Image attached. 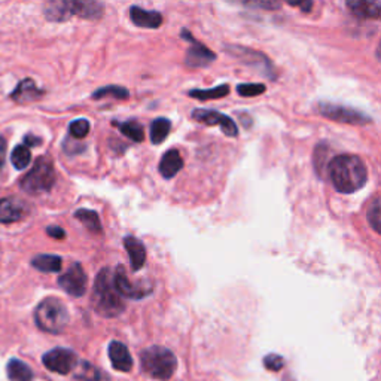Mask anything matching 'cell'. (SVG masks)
I'll return each mask as SVG.
<instances>
[{
  "label": "cell",
  "instance_id": "cell-4",
  "mask_svg": "<svg viewBox=\"0 0 381 381\" xmlns=\"http://www.w3.org/2000/svg\"><path fill=\"white\" fill-rule=\"evenodd\" d=\"M141 369L152 378L168 380L177 368L176 356L166 347L152 346L141 351Z\"/></svg>",
  "mask_w": 381,
  "mask_h": 381
},
{
  "label": "cell",
  "instance_id": "cell-14",
  "mask_svg": "<svg viewBox=\"0 0 381 381\" xmlns=\"http://www.w3.org/2000/svg\"><path fill=\"white\" fill-rule=\"evenodd\" d=\"M45 91L37 88V85L33 79L27 78L18 82L15 90L11 92V99L15 103L20 104H27V103H33L36 100H41L43 97Z\"/></svg>",
  "mask_w": 381,
  "mask_h": 381
},
{
  "label": "cell",
  "instance_id": "cell-17",
  "mask_svg": "<svg viewBox=\"0 0 381 381\" xmlns=\"http://www.w3.org/2000/svg\"><path fill=\"white\" fill-rule=\"evenodd\" d=\"M130 18L135 26L143 28H158L163 24V15L158 11H148L140 6L130 8Z\"/></svg>",
  "mask_w": 381,
  "mask_h": 381
},
{
  "label": "cell",
  "instance_id": "cell-16",
  "mask_svg": "<svg viewBox=\"0 0 381 381\" xmlns=\"http://www.w3.org/2000/svg\"><path fill=\"white\" fill-rule=\"evenodd\" d=\"M109 358L113 368L121 373H130L133 368V358L127 346L119 341H112L109 344Z\"/></svg>",
  "mask_w": 381,
  "mask_h": 381
},
{
  "label": "cell",
  "instance_id": "cell-31",
  "mask_svg": "<svg viewBox=\"0 0 381 381\" xmlns=\"http://www.w3.org/2000/svg\"><path fill=\"white\" fill-rule=\"evenodd\" d=\"M90 128H91V124H90L88 119L78 118V119H75L73 122H70L69 133H70V136L73 139L79 140V139H84V137L88 136Z\"/></svg>",
  "mask_w": 381,
  "mask_h": 381
},
{
  "label": "cell",
  "instance_id": "cell-19",
  "mask_svg": "<svg viewBox=\"0 0 381 381\" xmlns=\"http://www.w3.org/2000/svg\"><path fill=\"white\" fill-rule=\"evenodd\" d=\"M72 17L85 18V20H99L103 15L104 6L100 2H69Z\"/></svg>",
  "mask_w": 381,
  "mask_h": 381
},
{
  "label": "cell",
  "instance_id": "cell-12",
  "mask_svg": "<svg viewBox=\"0 0 381 381\" xmlns=\"http://www.w3.org/2000/svg\"><path fill=\"white\" fill-rule=\"evenodd\" d=\"M193 118L204 126H217L221 127L222 133L228 137H237L238 136V127L237 124L230 118L224 115V113L211 109H195L193 112Z\"/></svg>",
  "mask_w": 381,
  "mask_h": 381
},
{
  "label": "cell",
  "instance_id": "cell-23",
  "mask_svg": "<svg viewBox=\"0 0 381 381\" xmlns=\"http://www.w3.org/2000/svg\"><path fill=\"white\" fill-rule=\"evenodd\" d=\"M32 265L42 273H60L63 260L57 255H37L33 258Z\"/></svg>",
  "mask_w": 381,
  "mask_h": 381
},
{
  "label": "cell",
  "instance_id": "cell-32",
  "mask_svg": "<svg viewBox=\"0 0 381 381\" xmlns=\"http://www.w3.org/2000/svg\"><path fill=\"white\" fill-rule=\"evenodd\" d=\"M266 91V87L264 84H240L237 85V92L242 97H256Z\"/></svg>",
  "mask_w": 381,
  "mask_h": 381
},
{
  "label": "cell",
  "instance_id": "cell-30",
  "mask_svg": "<svg viewBox=\"0 0 381 381\" xmlns=\"http://www.w3.org/2000/svg\"><path fill=\"white\" fill-rule=\"evenodd\" d=\"M32 161V150L30 148H27L26 145H18L11 155V163L17 170H23L28 167Z\"/></svg>",
  "mask_w": 381,
  "mask_h": 381
},
{
  "label": "cell",
  "instance_id": "cell-33",
  "mask_svg": "<svg viewBox=\"0 0 381 381\" xmlns=\"http://www.w3.org/2000/svg\"><path fill=\"white\" fill-rule=\"evenodd\" d=\"M380 215H381V211H380V199L375 198L373 203H371L369 208H368V221L371 224V226H373V230L375 233H380Z\"/></svg>",
  "mask_w": 381,
  "mask_h": 381
},
{
  "label": "cell",
  "instance_id": "cell-37",
  "mask_svg": "<svg viewBox=\"0 0 381 381\" xmlns=\"http://www.w3.org/2000/svg\"><path fill=\"white\" fill-rule=\"evenodd\" d=\"M46 234L55 238V240H63V238L66 237V231L63 230V228L60 226H55V225H51L46 228Z\"/></svg>",
  "mask_w": 381,
  "mask_h": 381
},
{
  "label": "cell",
  "instance_id": "cell-34",
  "mask_svg": "<svg viewBox=\"0 0 381 381\" xmlns=\"http://www.w3.org/2000/svg\"><path fill=\"white\" fill-rule=\"evenodd\" d=\"M264 365L266 369L270 371H280L284 367V360L279 355H268L264 359Z\"/></svg>",
  "mask_w": 381,
  "mask_h": 381
},
{
  "label": "cell",
  "instance_id": "cell-20",
  "mask_svg": "<svg viewBox=\"0 0 381 381\" xmlns=\"http://www.w3.org/2000/svg\"><path fill=\"white\" fill-rule=\"evenodd\" d=\"M347 8L353 12V15L365 18V20H378L381 15V5L378 2H362V0H356V2H347Z\"/></svg>",
  "mask_w": 381,
  "mask_h": 381
},
{
  "label": "cell",
  "instance_id": "cell-8",
  "mask_svg": "<svg viewBox=\"0 0 381 381\" xmlns=\"http://www.w3.org/2000/svg\"><path fill=\"white\" fill-rule=\"evenodd\" d=\"M182 39L189 43V48L186 51V60H185L186 66H189V68H194V69L206 68V66L212 64L216 60V54L208 50L204 43L197 41L194 35L189 33L186 28L182 30Z\"/></svg>",
  "mask_w": 381,
  "mask_h": 381
},
{
  "label": "cell",
  "instance_id": "cell-40",
  "mask_svg": "<svg viewBox=\"0 0 381 381\" xmlns=\"http://www.w3.org/2000/svg\"><path fill=\"white\" fill-rule=\"evenodd\" d=\"M289 5H291V6H300V8H302V9H304V12H310V9H311V6H313L311 2H307V3H304V2L292 3V2H289Z\"/></svg>",
  "mask_w": 381,
  "mask_h": 381
},
{
  "label": "cell",
  "instance_id": "cell-10",
  "mask_svg": "<svg viewBox=\"0 0 381 381\" xmlns=\"http://www.w3.org/2000/svg\"><path fill=\"white\" fill-rule=\"evenodd\" d=\"M59 284L66 293L70 295V297L81 298L82 295L87 292L88 277L87 274H85L82 265L79 262H73L69 266V270L59 277Z\"/></svg>",
  "mask_w": 381,
  "mask_h": 381
},
{
  "label": "cell",
  "instance_id": "cell-35",
  "mask_svg": "<svg viewBox=\"0 0 381 381\" xmlns=\"http://www.w3.org/2000/svg\"><path fill=\"white\" fill-rule=\"evenodd\" d=\"M64 150L68 152V154L70 155H75V154H79V152H82L85 149V146L82 145V143L79 141H70L69 139L64 140V145H63Z\"/></svg>",
  "mask_w": 381,
  "mask_h": 381
},
{
  "label": "cell",
  "instance_id": "cell-25",
  "mask_svg": "<svg viewBox=\"0 0 381 381\" xmlns=\"http://www.w3.org/2000/svg\"><path fill=\"white\" fill-rule=\"evenodd\" d=\"M171 122L168 118H157L150 124V141L154 145H161L170 135Z\"/></svg>",
  "mask_w": 381,
  "mask_h": 381
},
{
  "label": "cell",
  "instance_id": "cell-22",
  "mask_svg": "<svg viewBox=\"0 0 381 381\" xmlns=\"http://www.w3.org/2000/svg\"><path fill=\"white\" fill-rule=\"evenodd\" d=\"M45 17L46 20L55 21V23H63L68 21L72 18L69 2H51L45 6Z\"/></svg>",
  "mask_w": 381,
  "mask_h": 381
},
{
  "label": "cell",
  "instance_id": "cell-26",
  "mask_svg": "<svg viewBox=\"0 0 381 381\" xmlns=\"http://www.w3.org/2000/svg\"><path fill=\"white\" fill-rule=\"evenodd\" d=\"M73 216L78 219V221H81L85 226H87L91 233L101 234L103 228H101V221H100L97 212L90 211V208H79V211L75 212Z\"/></svg>",
  "mask_w": 381,
  "mask_h": 381
},
{
  "label": "cell",
  "instance_id": "cell-15",
  "mask_svg": "<svg viewBox=\"0 0 381 381\" xmlns=\"http://www.w3.org/2000/svg\"><path fill=\"white\" fill-rule=\"evenodd\" d=\"M124 246H126V251L128 253V258L131 262V270L139 271L146 264V247L143 244L139 238L135 235H127L124 238Z\"/></svg>",
  "mask_w": 381,
  "mask_h": 381
},
{
  "label": "cell",
  "instance_id": "cell-11",
  "mask_svg": "<svg viewBox=\"0 0 381 381\" xmlns=\"http://www.w3.org/2000/svg\"><path fill=\"white\" fill-rule=\"evenodd\" d=\"M225 50L230 54H233L235 59H238L242 63L251 66V68L258 69L261 73L266 75L271 79L274 78V75L271 73L273 64L262 52L251 50V48H246V46H226Z\"/></svg>",
  "mask_w": 381,
  "mask_h": 381
},
{
  "label": "cell",
  "instance_id": "cell-29",
  "mask_svg": "<svg viewBox=\"0 0 381 381\" xmlns=\"http://www.w3.org/2000/svg\"><path fill=\"white\" fill-rule=\"evenodd\" d=\"M106 97L127 100L130 97V92L127 88L119 87V85H108V87H103V88L92 92L94 100H100V99H106Z\"/></svg>",
  "mask_w": 381,
  "mask_h": 381
},
{
  "label": "cell",
  "instance_id": "cell-13",
  "mask_svg": "<svg viewBox=\"0 0 381 381\" xmlns=\"http://www.w3.org/2000/svg\"><path fill=\"white\" fill-rule=\"evenodd\" d=\"M28 207L26 202L17 197H6L0 199V224L20 222L27 216Z\"/></svg>",
  "mask_w": 381,
  "mask_h": 381
},
{
  "label": "cell",
  "instance_id": "cell-21",
  "mask_svg": "<svg viewBox=\"0 0 381 381\" xmlns=\"http://www.w3.org/2000/svg\"><path fill=\"white\" fill-rule=\"evenodd\" d=\"M8 378L11 381H32L33 380V371L28 367L26 362L20 359H11L6 367Z\"/></svg>",
  "mask_w": 381,
  "mask_h": 381
},
{
  "label": "cell",
  "instance_id": "cell-18",
  "mask_svg": "<svg viewBox=\"0 0 381 381\" xmlns=\"http://www.w3.org/2000/svg\"><path fill=\"white\" fill-rule=\"evenodd\" d=\"M184 167V158L176 149H170L159 161V173L164 179H173Z\"/></svg>",
  "mask_w": 381,
  "mask_h": 381
},
{
  "label": "cell",
  "instance_id": "cell-38",
  "mask_svg": "<svg viewBox=\"0 0 381 381\" xmlns=\"http://www.w3.org/2000/svg\"><path fill=\"white\" fill-rule=\"evenodd\" d=\"M41 143H42V140H41L39 137H35L33 135H27V136L24 137V145H26L27 148H30V146H39Z\"/></svg>",
  "mask_w": 381,
  "mask_h": 381
},
{
  "label": "cell",
  "instance_id": "cell-28",
  "mask_svg": "<svg viewBox=\"0 0 381 381\" xmlns=\"http://www.w3.org/2000/svg\"><path fill=\"white\" fill-rule=\"evenodd\" d=\"M115 126L119 128L124 136H127L133 141L141 143L143 139H145V131H143V127L135 119L126 121V122H113Z\"/></svg>",
  "mask_w": 381,
  "mask_h": 381
},
{
  "label": "cell",
  "instance_id": "cell-1",
  "mask_svg": "<svg viewBox=\"0 0 381 381\" xmlns=\"http://www.w3.org/2000/svg\"><path fill=\"white\" fill-rule=\"evenodd\" d=\"M328 171L333 188L341 194H353L367 185L368 170L358 155L341 154L333 157Z\"/></svg>",
  "mask_w": 381,
  "mask_h": 381
},
{
  "label": "cell",
  "instance_id": "cell-3",
  "mask_svg": "<svg viewBox=\"0 0 381 381\" xmlns=\"http://www.w3.org/2000/svg\"><path fill=\"white\" fill-rule=\"evenodd\" d=\"M35 322L43 332L60 333L69 323L68 307L59 298L48 297L36 307Z\"/></svg>",
  "mask_w": 381,
  "mask_h": 381
},
{
  "label": "cell",
  "instance_id": "cell-9",
  "mask_svg": "<svg viewBox=\"0 0 381 381\" xmlns=\"http://www.w3.org/2000/svg\"><path fill=\"white\" fill-rule=\"evenodd\" d=\"M43 365L52 371V373L68 375L72 371L78 367V356H76L72 350L69 349H54L42 358Z\"/></svg>",
  "mask_w": 381,
  "mask_h": 381
},
{
  "label": "cell",
  "instance_id": "cell-24",
  "mask_svg": "<svg viewBox=\"0 0 381 381\" xmlns=\"http://www.w3.org/2000/svg\"><path fill=\"white\" fill-rule=\"evenodd\" d=\"M230 94V85L228 84H222L219 85L216 88H211V90H190L188 92V95L190 99H197L199 101H207V100H215V99H224L226 95Z\"/></svg>",
  "mask_w": 381,
  "mask_h": 381
},
{
  "label": "cell",
  "instance_id": "cell-27",
  "mask_svg": "<svg viewBox=\"0 0 381 381\" xmlns=\"http://www.w3.org/2000/svg\"><path fill=\"white\" fill-rule=\"evenodd\" d=\"M75 377L81 381H108L101 371L91 365L90 362H81V364H78Z\"/></svg>",
  "mask_w": 381,
  "mask_h": 381
},
{
  "label": "cell",
  "instance_id": "cell-5",
  "mask_svg": "<svg viewBox=\"0 0 381 381\" xmlns=\"http://www.w3.org/2000/svg\"><path fill=\"white\" fill-rule=\"evenodd\" d=\"M55 184V168L50 157H41L35 161V166L20 180L24 193L30 195H41L51 190Z\"/></svg>",
  "mask_w": 381,
  "mask_h": 381
},
{
  "label": "cell",
  "instance_id": "cell-2",
  "mask_svg": "<svg viewBox=\"0 0 381 381\" xmlns=\"http://www.w3.org/2000/svg\"><path fill=\"white\" fill-rule=\"evenodd\" d=\"M91 304L94 311L101 318H117L126 310V302L115 288L113 273L109 268H101L95 277Z\"/></svg>",
  "mask_w": 381,
  "mask_h": 381
},
{
  "label": "cell",
  "instance_id": "cell-39",
  "mask_svg": "<svg viewBox=\"0 0 381 381\" xmlns=\"http://www.w3.org/2000/svg\"><path fill=\"white\" fill-rule=\"evenodd\" d=\"M5 157H6V140L0 136V168L5 164Z\"/></svg>",
  "mask_w": 381,
  "mask_h": 381
},
{
  "label": "cell",
  "instance_id": "cell-7",
  "mask_svg": "<svg viewBox=\"0 0 381 381\" xmlns=\"http://www.w3.org/2000/svg\"><path fill=\"white\" fill-rule=\"evenodd\" d=\"M113 283H115V288L122 298L141 300V298L148 297V295H150L152 291H154L152 284H149V283L130 282L127 271H126V266L124 265L117 266L115 274H113Z\"/></svg>",
  "mask_w": 381,
  "mask_h": 381
},
{
  "label": "cell",
  "instance_id": "cell-6",
  "mask_svg": "<svg viewBox=\"0 0 381 381\" xmlns=\"http://www.w3.org/2000/svg\"><path fill=\"white\" fill-rule=\"evenodd\" d=\"M318 110L322 117L328 118L329 121L350 124V126H365V124L373 121L367 113L350 106H344V104L322 101L319 103Z\"/></svg>",
  "mask_w": 381,
  "mask_h": 381
},
{
  "label": "cell",
  "instance_id": "cell-36",
  "mask_svg": "<svg viewBox=\"0 0 381 381\" xmlns=\"http://www.w3.org/2000/svg\"><path fill=\"white\" fill-rule=\"evenodd\" d=\"M243 5L262 9H279L282 6L279 2H268V0H262V2H244Z\"/></svg>",
  "mask_w": 381,
  "mask_h": 381
}]
</instances>
